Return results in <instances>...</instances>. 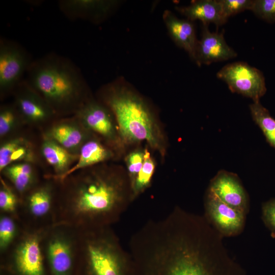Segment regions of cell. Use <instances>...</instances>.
<instances>
[{
	"mask_svg": "<svg viewBox=\"0 0 275 275\" xmlns=\"http://www.w3.org/2000/svg\"><path fill=\"white\" fill-rule=\"evenodd\" d=\"M132 202L126 169L98 164L58 181L54 224L78 230L112 227Z\"/></svg>",
	"mask_w": 275,
	"mask_h": 275,
	"instance_id": "cell-1",
	"label": "cell"
},
{
	"mask_svg": "<svg viewBox=\"0 0 275 275\" xmlns=\"http://www.w3.org/2000/svg\"><path fill=\"white\" fill-rule=\"evenodd\" d=\"M25 80L58 117L74 115L92 97L79 69L71 60L49 53L34 60Z\"/></svg>",
	"mask_w": 275,
	"mask_h": 275,
	"instance_id": "cell-2",
	"label": "cell"
},
{
	"mask_svg": "<svg viewBox=\"0 0 275 275\" xmlns=\"http://www.w3.org/2000/svg\"><path fill=\"white\" fill-rule=\"evenodd\" d=\"M99 100L112 112L126 146L145 142L164 157L167 141L163 130L145 100L119 81L100 89Z\"/></svg>",
	"mask_w": 275,
	"mask_h": 275,
	"instance_id": "cell-3",
	"label": "cell"
},
{
	"mask_svg": "<svg viewBox=\"0 0 275 275\" xmlns=\"http://www.w3.org/2000/svg\"><path fill=\"white\" fill-rule=\"evenodd\" d=\"M78 230L76 266L84 275H124L131 256L112 227Z\"/></svg>",
	"mask_w": 275,
	"mask_h": 275,
	"instance_id": "cell-4",
	"label": "cell"
},
{
	"mask_svg": "<svg viewBox=\"0 0 275 275\" xmlns=\"http://www.w3.org/2000/svg\"><path fill=\"white\" fill-rule=\"evenodd\" d=\"M79 230L61 224L47 227L42 244L49 275H74L76 270Z\"/></svg>",
	"mask_w": 275,
	"mask_h": 275,
	"instance_id": "cell-5",
	"label": "cell"
},
{
	"mask_svg": "<svg viewBox=\"0 0 275 275\" xmlns=\"http://www.w3.org/2000/svg\"><path fill=\"white\" fill-rule=\"evenodd\" d=\"M58 181L45 176L20 198L17 216L24 227L45 228L54 224Z\"/></svg>",
	"mask_w": 275,
	"mask_h": 275,
	"instance_id": "cell-6",
	"label": "cell"
},
{
	"mask_svg": "<svg viewBox=\"0 0 275 275\" xmlns=\"http://www.w3.org/2000/svg\"><path fill=\"white\" fill-rule=\"evenodd\" d=\"M45 228L24 227L16 240L1 256L15 275H46L42 241Z\"/></svg>",
	"mask_w": 275,
	"mask_h": 275,
	"instance_id": "cell-7",
	"label": "cell"
},
{
	"mask_svg": "<svg viewBox=\"0 0 275 275\" xmlns=\"http://www.w3.org/2000/svg\"><path fill=\"white\" fill-rule=\"evenodd\" d=\"M74 116L88 130L101 139L118 154L125 149L115 117L103 103L93 97L85 102Z\"/></svg>",
	"mask_w": 275,
	"mask_h": 275,
	"instance_id": "cell-8",
	"label": "cell"
},
{
	"mask_svg": "<svg viewBox=\"0 0 275 275\" xmlns=\"http://www.w3.org/2000/svg\"><path fill=\"white\" fill-rule=\"evenodd\" d=\"M33 60L18 43L5 38L0 39V95L1 99L12 94L24 79Z\"/></svg>",
	"mask_w": 275,
	"mask_h": 275,
	"instance_id": "cell-9",
	"label": "cell"
},
{
	"mask_svg": "<svg viewBox=\"0 0 275 275\" xmlns=\"http://www.w3.org/2000/svg\"><path fill=\"white\" fill-rule=\"evenodd\" d=\"M218 78L224 81L232 92L260 101L266 92L263 73L244 62L227 64L217 73Z\"/></svg>",
	"mask_w": 275,
	"mask_h": 275,
	"instance_id": "cell-10",
	"label": "cell"
},
{
	"mask_svg": "<svg viewBox=\"0 0 275 275\" xmlns=\"http://www.w3.org/2000/svg\"><path fill=\"white\" fill-rule=\"evenodd\" d=\"M204 208V216L223 237L236 236L243 230L246 214L222 201L208 188Z\"/></svg>",
	"mask_w": 275,
	"mask_h": 275,
	"instance_id": "cell-11",
	"label": "cell"
},
{
	"mask_svg": "<svg viewBox=\"0 0 275 275\" xmlns=\"http://www.w3.org/2000/svg\"><path fill=\"white\" fill-rule=\"evenodd\" d=\"M14 102L24 123L42 125L52 123L58 116L44 99L24 79L15 89Z\"/></svg>",
	"mask_w": 275,
	"mask_h": 275,
	"instance_id": "cell-12",
	"label": "cell"
},
{
	"mask_svg": "<svg viewBox=\"0 0 275 275\" xmlns=\"http://www.w3.org/2000/svg\"><path fill=\"white\" fill-rule=\"evenodd\" d=\"M50 124L43 136L54 141L73 154H78L82 146L96 135L74 115L71 118L56 120Z\"/></svg>",
	"mask_w": 275,
	"mask_h": 275,
	"instance_id": "cell-13",
	"label": "cell"
},
{
	"mask_svg": "<svg viewBox=\"0 0 275 275\" xmlns=\"http://www.w3.org/2000/svg\"><path fill=\"white\" fill-rule=\"evenodd\" d=\"M208 188L225 203L247 214L249 196L237 174L219 171L211 179Z\"/></svg>",
	"mask_w": 275,
	"mask_h": 275,
	"instance_id": "cell-14",
	"label": "cell"
},
{
	"mask_svg": "<svg viewBox=\"0 0 275 275\" xmlns=\"http://www.w3.org/2000/svg\"><path fill=\"white\" fill-rule=\"evenodd\" d=\"M208 24H203L198 40L195 63L201 66L235 58L237 52L227 43L223 33L211 32Z\"/></svg>",
	"mask_w": 275,
	"mask_h": 275,
	"instance_id": "cell-15",
	"label": "cell"
},
{
	"mask_svg": "<svg viewBox=\"0 0 275 275\" xmlns=\"http://www.w3.org/2000/svg\"><path fill=\"white\" fill-rule=\"evenodd\" d=\"M59 7L70 20L83 19L99 21L103 19L116 6L114 1L61 0Z\"/></svg>",
	"mask_w": 275,
	"mask_h": 275,
	"instance_id": "cell-16",
	"label": "cell"
},
{
	"mask_svg": "<svg viewBox=\"0 0 275 275\" xmlns=\"http://www.w3.org/2000/svg\"><path fill=\"white\" fill-rule=\"evenodd\" d=\"M118 154L96 135L88 140L81 147L78 158L71 168L59 180L60 181L79 170L105 163L117 157Z\"/></svg>",
	"mask_w": 275,
	"mask_h": 275,
	"instance_id": "cell-17",
	"label": "cell"
},
{
	"mask_svg": "<svg viewBox=\"0 0 275 275\" xmlns=\"http://www.w3.org/2000/svg\"><path fill=\"white\" fill-rule=\"evenodd\" d=\"M163 20L174 42L195 62L198 40L193 21L187 19H180L169 11L164 12Z\"/></svg>",
	"mask_w": 275,
	"mask_h": 275,
	"instance_id": "cell-18",
	"label": "cell"
},
{
	"mask_svg": "<svg viewBox=\"0 0 275 275\" xmlns=\"http://www.w3.org/2000/svg\"><path fill=\"white\" fill-rule=\"evenodd\" d=\"M36 157L34 145L29 139L21 136L8 138L0 146V172L15 163L34 164Z\"/></svg>",
	"mask_w": 275,
	"mask_h": 275,
	"instance_id": "cell-19",
	"label": "cell"
},
{
	"mask_svg": "<svg viewBox=\"0 0 275 275\" xmlns=\"http://www.w3.org/2000/svg\"><path fill=\"white\" fill-rule=\"evenodd\" d=\"M41 153L52 168L53 174L46 175L59 181L74 164L78 154H73L54 141L43 136L40 147Z\"/></svg>",
	"mask_w": 275,
	"mask_h": 275,
	"instance_id": "cell-20",
	"label": "cell"
},
{
	"mask_svg": "<svg viewBox=\"0 0 275 275\" xmlns=\"http://www.w3.org/2000/svg\"><path fill=\"white\" fill-rule=\"evenodd\" d=\"M176 9L191 21L200 20L202 24L214 23L221 26L227 21L223 16L219 0H199L187 6L176 7Z\"/></svg>",
	"mask_w": 275,
	"mask_h": 275,
	"instance_id": "cell-21",
	"label": "cell"
},
{
	"mask_svg": "<svg viewBox=\"0 0 275 275\" xmlns=\"http://www.w3.org/2000/svg\"><path fill=\"white\" fill-rule=\"evenodd\" d=\"M1 173L10 182L20 198L41 180L33 163L30 162H18L10 164Z\"/></svg>",
	"mask_w": 275,
	"mask_h": 275,
	"instance_id": "cell-22",
	"label": "cell"
},
{
	"mask_svg": "<svg viewBox=\"0 0 275 275\" xmlns=\"http://www.w3.org/2000/svg\"><path fill=\"white\" fill-rule=\"evenodd\" d=\"M249 108L253 121L261 130L267 142L275 149V119L260 101H253Z\"/></svg>",
	"mask_w": 275,
	"mask_h": 275,
	"instance_id": "cell-23",
	"label": "cell"
},
{
	"mask_svg": "<svg viewBox=\"0 0 275 275\" xmlns=\"http://www.w3.org/2000/svg\"><path fill=\"white\" fill-rule=\"evenodd\" d=\"M23 226L17 216L0 213V254L6 252L19 236Z\"/></svg>",
	"mask_w": 275,
	"mask_h": 275,
	"instance_id": "cell-24",
	"label": "cell"
},
{
	"mask_svg": "<svg viewBox=\"0 0 275 275\" xmlns=\"http://www.w3.org/2000/svg\"><path fill=\"white\" fill-rule=\"evenodd\" d=\"M155 162L150 152L145 149L143 165L131 186L133 201L148 188L155 170Z\"/></svg>",
	"mask_w": 275,
	"mask_h": 275,
	"instance_id": "cell-25",
	"label": "cell"
},
{
	"mask_svg": "<svg viewBox=\"0 0 275 275\" xmlns=\"http://www.w3.org/2000/svg\"><path fill=\"white\" fill-rule=\"evenodd\" d=\"M24 123L14 104H5L0 108V138L4 140Z\"/></svg>",
	"mask_w": 275,
	"mask_h": 275,
	"instance_id": "cell-26",
	"label": "cell"
},
{
	"mask_svg": "<svg viewBox=\"0 0 275 275\" xmlns=\"http://www.w3.org/2000/svg\"><path fill=\"white\" fill-rule=\"evenodd\" d=\"M0 181V213L17 216L20 197L12 185L1 176Z\"/></svg>",
	"mask_w": 275,
	"mask_h": 275,
	"instance_id": "cell-27",
	"label": "cell"
},
{
	"mask_svg": "<svg viewBox=\"0 0 275 275\" xmlns=\"http://www.w3.org/2000/svg\"><path fill=\"white\" fill-rule=\"evenodd\" d=\"M145 152V149H136L130 152L125 157L126 170L131 186L142 168Z\"/></svg>",
	"mask_w": 275,
	"mask_h": 275,
	"instance_id": "cell-28",
	"label": "cell"
},
{
	"mask_svg": "<svg viewBox=\"0 0 275 275\" xmlns=\"http://www.w3.org/2000/svg\"><path fill=\"white\" fill-rule=\"evenodd\" d=\"M251 11L263 21L275 23V0H254Z\"/></svg>",
	"mask_w": 275,
	"mask_h": 275,
	"instance_id": "cell-29",
	"label": "cell"
},
{
	"mask_svg": "<svg viewBox=\"0 0 275 275\" xmlns=\"http://www.w3.org/2000/svg\"><path fill=\"white\" fill-rule=\"evenodd\" d=\"M224 17L228 19L245 10H251L254 0H219Z\"/></svg>",
	"mask_w": 275,
	"mask_h": 275,
	"instance_id": "cell-30",
	"label": "cell"
},
{
	"mask_svg": "<svg viewBox=\"0 0 275 275\" xmlns=\"http://www.w3.org/2000/svg\"><path fill=\"white\" fill-rule=\"evenodd\" d=\"M262 218L270 232L271 237L275 238V198L272 199L262 205Z\"/></svg>",
	"mask_w": 275,
	"mask_h": 275,
	"instance_id": "cell-31",
	"label": "cell"
}]
</instances>
